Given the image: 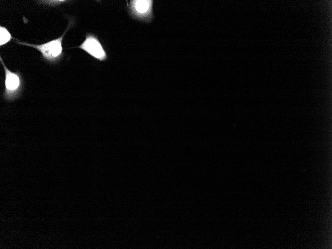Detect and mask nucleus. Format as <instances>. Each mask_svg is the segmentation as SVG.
Returning a JSON list of instances; mask_svg holds the SVG:
<instances>
[{
	"mask_svg": "<svg viewBox=\"0 0 332 249\" xmlns=\"http://www.w3.org/2000/svg\"><path fill=\"white\" fill-rule=\"evenodd\" d=\"M71 23L70 22L68 28L65 30L61 36L46 43L35 45L24 42H20L16 39L17 40L16 42L19 44L34 48L41 53L42 57L45 60L51 63H56L58 62L63 56L62 41L65 33L67 32L68 29L71 27Z\"/></svg>",
	"mask_w": 332,
	"mask_h": 249,
	"instance_id": "1",
	"label": "nucleus"
},
{
	"mask_svg": "<svg viewBox=\"0 0 332 249\" xmlns=\"http://www.w3.org/2000/svg\"><path fill=\"white\" fill-rule=\"evenodd\" d=\"M0 61L4 68L5 74V87L3 97L7 101H13L20 96L23 90V78L19 72H13L9 70L5 66L1 56Z\"/></svg>",
	"mask_w": 332,
	"mask_h": 249,
	"instance_id": "2",
	"label": "nucleus"
},
{
	"mask_svg": "<svg viewBox=\"0 0 332 249\" xmlns=\"http://www.w3.org/2000/svg\"><path fill=\"white\" fill-rule=\"evenodd\" d=\"M153 3L152 0H130L127 2L128 12L135 19L150 22L154 17Z\"/></svg>",
	"mask_w": 332,
	"mask_h": 249,
	"instance_id": "3",
	"label": "nucleus"
},
{
	"mask_svg": "<svg viewBox=\"0 0 332 249\" xmlns=\"http://www.w3.org/2000/svg\"><path fill=\"white\" fill-rule=\"evenodd\" d=\"M100 61L107 58V53L98 38L92 33H87L84 40L78 47Z\"/></svg>",
	"mask_w": 332,
	"mask_h": 249,
	"instance_id": "4",
	"label": "nucleus"
},
{
	"mask_svg": "<svg viewBox=\"0 0 332 249\" xmlns=\"http://www.w3.org/2000/svg\"><path fill=\"white\" fill-rule=\"evenodd\" d=\"M12 37L7 29L4 26H0V46L9 42Z\"/></svg>",
	"mask_w": 332,
	"mask_h": 249,
	"instance_id": "5",
	"label": "nucleus"
}]
</instances>
